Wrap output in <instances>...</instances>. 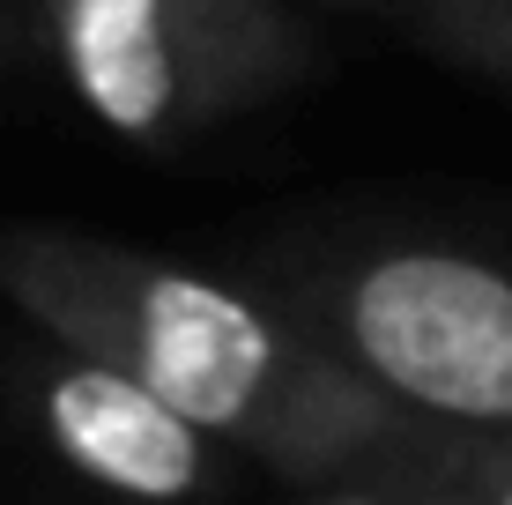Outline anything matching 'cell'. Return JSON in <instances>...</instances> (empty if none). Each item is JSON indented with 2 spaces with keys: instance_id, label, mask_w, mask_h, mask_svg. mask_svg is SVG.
Returning a JSON list of instances; mask_svg holds the SVG:
<instances>
[{
  "instance_id": "obj_1",
  "label": "cell",
  "mask_w": 512,
  "mask_h": 505,
  "mask_svg": "<svg viewBox=\"0 0 512 505\" xmlns=\"http://www.w3.org/2000/svg\"><path fill=\"white\" fill-rule=\"evenodd\" d=\"M0 298L38 335L127 364L312 505H327L409 416L349 357H334L297 305H268L231 275L141 253L127 238L0 223Z\"/></svg>"
},
{
  "instance_id": "obj_2",
  "label": "cell",
  "mask_w": 512,
  "mask_h": 505,
  "mask_svg": "<svg viewBox=\"0 0 512 505\" xmlns=\"http://www.w3.org/2000/svg\"><path fill=\"white\" fill-rule=\"evenodd\" d=\"M30 23L60 90L141 149L282 104L320 67L305 0H30Z\"/></svg>"
},
{
  "instance_id": "obj_3",
  "label": "cell",
  "mask_w": 512,
  "mask_h": 505,
  "mask_svg": "<svg viewBox=\"0 0 512 505\" xmlns=\"http://www.w3.org/2000/svg\"><path fill=\"white\" fill-rule=\"evenodd\" d=\"M297 312L386 402L512 424V260L453 238H357L297 275Z\"/></svg>"
},
{
  "instance_id": "obj_4",
  "label": "cell",
  "mask_w": 512,
  "mask_h": 505,
  "mask_svg": "<svg viewBox=\"0 0 512 505\" xmlns=\"http://www.w3.org/2000/svg\"><path fill=\"white\" fill-rule=\"evenodd\" d=\"M23 409L45 454L112 498H208L231 491L245 468L231 439L193 424L149 379L60 335H38V357L23 364Z\"/></svg>"
},
{
  "instance_id": "obj_5",
  "label": "cell",
  "mask_w": 512,
  "mask_h": 505,
  "mask_svg": "<svg viewBox=\"0 0 512 505\" xmlns=\"http://www.w3.org/2000/svg\"><path fill=\"white\" fill-rule=\"evenodd\" d=\"M327 505H512V424L401 416Z\"/></svg>"
},
{
  "instance_id": "obj_6",
  "label": "cell",
  "mask_w": 512,
  "mask_h": 505,
  "mask_svg": "<svg viewBox=\"0 0 512 505\" xmlns=\"http://www.w3.org/2000/svg\"><path fill=\"white\" fill-rule=\"evenodd\" d=\"M386 23L438 60L512 90V0H386Z\"/></svg>"
},
{
  "instance_id": "obj_7",
  "label": "cell",
  "mask_w": 512,
  "mask_h": 505,
  "mask_svg": "<svg viewBox=\"0 0 512 505\" xmlns=\"http://www.w3.org/2000/svg\"><path fill=\"white\" fill-rule=\"evenodd\" d=\"M305 8H364V15H386V0H305Z\"/></svg>"
}]
</instances>
